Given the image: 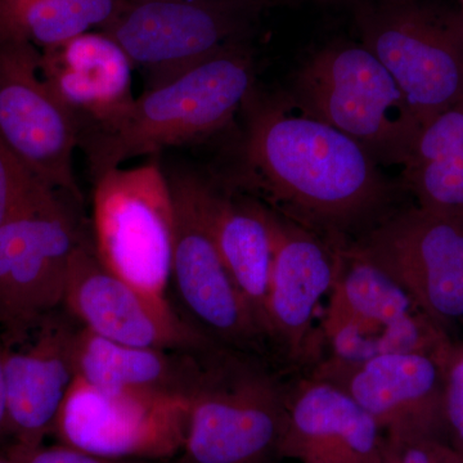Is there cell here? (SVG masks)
<instances>
[{
	"instance_id": "603a6c76",
	"label": "cell",
	"mask_w": 463,
	"mask_h": 463,
	"mask_svg": "<svg viewBox=\"0 0 463 463\" xmlns=\"http://www.w3.org/2000/svg\"><path fill=\"white\" fill-rule=\"evenodd\" d=\"M123 0H0V42L53 47L102 29Z\"/></svg>"
},
{
	"instance_id": "4dcf8cb0",
	"label": "cell",
	"mask_w": 463,
	"mask_h": 463,
	"mask_svg": "<svg viewBox=\"0 0 463 463\" xmlns=\"http://www.w3.org/2000/svg\"><path fill=\"white\" fill-rule=\"evenodd\" d=\"M325 2H339V0H325Z\"/></svg>"
},
{
	"instance_id": "f546056e",
	"label": "cell",
	"mask_w": 463,
	"mask_h": 463,
	"mask_svg": "<svg viewBox=\"0 0 463 463\" xmlns=\"http://www.w3.org/2000/svg\"><path fill=\"white\" fill-rule=\"evenodd\" d=\"M0 463H16V462L12 461V459H9V458H7V459L0 458Z\"/></svg>"
},
{
	"instance_id": "d6986e66",
	"label": "cell",
	"mask_w": 463,
	"mask_h": 463,
	"mask_svg": "<svg viewBox=\"0 0 463 463\" xmlns=\"http://www.w3.org/2000/svg\"><path fill=\"white\" fill-rule=\"evenodd\" d=\"M205 225L259 330L268 337L267 298L272 264L269 210L236 200L194 174L175 173Z\"/></svg>"
},
{
	"instance_id": "44dd1931",
	"label": "cell",
	"mask_w": 463,
	"mask_h": 463,
	"mask_svg": "<svg viewBox=\"0 0 463 463\" xmlns=\"http://www.w3.org/2000/svg\"><path fill=\"white\" fill-rule=\"evenodd\" d=\"M207 353L125 345L81 326L72 340L76 376L108 392L191 398L203 376Z\"/></svg>"
},
{
	"instance_id": "484cf974",
	"label": "cell",
	"mask_w": 463,
	"mask_h": 463,
	"mask_svg": "<svg viewBox=\"0 0 463 463\" xmlns=\"http://www.w3.org/2000/svg\"><path fill=\"white\" fill-rule=\"evenodd\" d=\"M8 458L16 463H179L175 459L109 458L91 455L74 447H38L33 449L9 448Z\"/></svg>"
},
{
	"instance_id": "ac0fdd59",
	"label": "cell",
	"mask_w": 463,
	"mask_h": 463,
	"mask_svg": "<svg viewBox=\"0 0 463 463\" xmlns=\"http://www.w3.org/2000/svg\"><path fill=\"white\" fill-rule=\"evenodd\" d=\"M383 444L373 417L328 381L315 377L286 398L279 457L300 463H381Z\"/></svg>"
},
{
	"instance_id": "30bf717a",
	"label": "cell",
	"mask_w": 463,
	"mask_h": 463,
	"mask_svg": "<svg viewBox=\"0 0 463 463\" xmlns=\"http://www.w3.org/2000/svg\"><path fill=\"white\" fill-rule=\"evenodd\" d=\"M190 398L108 392L75 377L58 417L62 444L109 458L181 456Z\"/></svg>"
},
{
	"instance_id": "52a82bcc",
	"label": "cell",
	"mask_w": 463,
	"mask_h": 463,
	"mask_svg": "<svg viewBox=\"0 0 463 463\" xmlns=\"http://www.w3.org/2000/svg\"><path fill=\"white\" fill-rule=\"evenodd\" d=\"M269 0H123L99 32L141 70L147 90L248 42Z\"/></svg>"
},
{
	"instance_id": "4fadbf2b",
	"label": "cell",
	"mask_w": 463,
	"mask_h": 463,
	"mask_svg": "<svg viewBox=\"0 0 463 463\" xmlns=\"http://www.w3.org/2000/svg\"><path fill=\"white\" fill-rule=\"evenodd\" d=\"M63 309L97 336L125 345L210 352L215 345L170 306H161L109 272L87 237L67 276Z\"/></svg>"
},
{
	"instance_id": "7c38bea8",
	"label": "cell",
	"mask_w": 463,
	"mask_h": 463,
	"mask_svg": "<svg viewBox=\"0 0 463 463\" xmlns=\"http://www.w3.org/2000/svg\"><path fill=\"white\" fill-rule=\"evenodd\" d=\"M41 58L29 43L0 42V139L43 182L81 199L80 125L45 81Z\"/></svg>"
},
{
	"instance_id": "e0dca14e",
	"label": "cell",
	"mask_w": 463,
	"mask_h": 463,
	"mask_svg": "<svg viewBox=\"0 0 463 463\" xmlns=\"http://www.w3.org/2000/svg\"><path fill=\"white\" fill-rule=\"evenodd\" d=\"M272 264L267 298L268 337L292 358L309 354L313 317L336 276V251L297 222L269 212Z\"/></svg>"
},
{
	"instance_id": "7402d4cb",
	"label": "cell",
	"mask_w": 463,
	"mask_h": 463,
	"mask_svg": "<svg viewBox=\"0 0 463 463\" xmlns=\"http://www.w3.org/2000/svg\"><path fill=\"white\" fill-rule=\"evenodd\" d=\"M403 176L421 209L463 219V103L423 125Z\"/></svg>"
},
{
	"instance_id": "6da1fadb",
	"label": "cell",
	"mask_w": 463,
	"mask_h": 463,
	"mask_svg": "<svg viewBox=\"0 0 463 463\" xmlns=\"http://www.w3.org/2000/svg\"><path fill=\"white\" fill-rule=\"evenodd\" d=\"M246 158L269 199L307 223H352L385 192L373 156L298 103L252 105Z\"/></svg>"
},
{
	"instance_id": "f1b7e54d",
	"label": "cell",
	"mask_w": 463,
	"mask_h": 463,
	"mask_svg": "<svg viewBox=\"0 0 463 463\" xmlns=\"http://www.w3.org/2000/svg\"><path fill=\"white\" fill-rule=\"evenodd\" d=\"M459 8L457 9L458 11L459 18H461L463 24V0H458Z\"/></svg>"
},
{
	"instance_id": "ffe728a7",
	"label": "cell",
	"mask_w": 463,
	"mask_h": 463,
	"mask_svg": "<svg viewBox=\"0 0 463 463\" xmlns=\"http://www.w3.org/2000/svg\"><path fill=\"white\" fill-rule=\"evenodd\" d=\"M41 53L45 81L80 130L111 120L133 102L132 61L108 33H84Z\"/></svg>"
},
{
	"instance_id": "cb8c5ba5",
	"label": "cell",
	"mask_w": 463,
	"mask_h": 463,
	"mask_svg": "<svg viewBox=\"0 0 463 463\" xmlns=\"http://www.w3.org/2000/svg\"><path fill=\"white\" fill-rule=\"evenodd\" d=\"M48 187L0 139V227Z\"/></svg>"
},
{
	"instance_id": "ba28073f",
	"label": "cell",
	"mask_w": 463,
	"mask_h": 463,
	"mask_svg": "<svg viewBox=\"0 0 463 463\" xmlns=\"http://www.w3.org/2000/svg\"><path fill=\"white\" fill-rule=\"evenodd\" d=\"M336 276L323 331L332 359L362 362L394 353L448 361L449 335L392 277L352 248L336 250Z\"/></svg>"
},
{
	"instance_id": "3957f363",
	"label": "cell",
	"mask_w": 463,
	"mask_h": 463,
	"mask_svg": "<svg viewBox=\"0 0 463 463\" xmlns=\"http://www.w3.org/2000/svg\"><path fill=\"white\" fill-rule=\"evenodd\" d=\"M81 199L48 187L0 227V347L24 345L63 309L76 249L88 236Z\"/></svg>"
},
{
	"instance_id": "8992f818",
	"label": "cell",
	"mask_w": 463,
	"mask_h": 463,
	"mask_svg": "<svg viewBox=\"0 0 463 463\" xmlns=\"http://www.w3.org/2000/svg\"><path fill=\"white\" fill-rule=\"evenodd\" d=\"M93 245L106 268L161 306L172 274L175 205L157 160L96 178Z\"/></svg>"
},
{
	"instance_id": "8fae6325",
	"label": "cell",
	"mask_w": 463,
	"mask_h": 463,
	"mask_svg": "<svg viewBox=\"0 0 463 463\" xmlns=\"http://www.w3.org/2000/svg\"><path fill=\"white\" fill-rule=\"evenodd\" d=\"M352 249L392 277L444 331L463 322V219L413 207Z\"/></svg>"
},
{
	"instance_id": "9a60e30c",
	"label": "cell",
	"mask_w": 463,
	"mask_h": 463,
	"mask_svg": "<svg viewBox=\"0 0 463 463\" xmlns=\"http://www.w3.org/2000/svg\"><path fill=\"white\" fill-rule=\"evenodd\" d=\"M169 176L175 205L172 274L190 325L215 346L259 350L265 337L232 281L205 225L178 176Z\"/></svg>"
},
{
	"instance_id": "9c48e42d",
	"label": "cell",
	"mask_w": 463,
	"mask_h": 463,
	"mask_svg": "<svg viewBox=\"0 0 463 463\" xmlns=\"http://www.w3.org/2000/svg\"><path fill=\"white\" fill-rule=\"evenodd\" d=\"M286 397L258 368L207 356L190 398L179 463H270L279 457Z\"/></svg>"
},
{
	"instance_id": "83f0119b",
	"label": "cell",
	"mask_w": 463,
	"mask_h": 463,
	"mask_svg": "<svg viewBox=\"0 0 463 463\" xmlns=\"http://www.w3.org/2000/svg\"><path fill=\"white\" fill-rule=\"evenodd\" d=\"M9 434L7 399H5V373H3L2 347H0V438Z\"/></svg>"
},
{
	"instance_id": "277c9868",
	"label": "cell",
	"mask_w": 463,
	"mask_h": 463,
	"mask_svg": "<svg viewBox=\"0 0 463 463\" xmlns=\"http://www.w3.org/2000/svg\"><path fill=\"white\" fill-rule=\"evenodd\" d=\"M295 88L300 108L354 139L377 164L404 165L422 127L397 81L362 43L316 52Z\"/></svg>"
},
{
	"instance_id": "5bb4252c",
	"label": "cell",
	"mask_w": 463,
	"mask_h": 463,
	"mask_svg": "<svg viewBox=\"0 0 463 463\" xmlns=\"http://www.w3.org/2000/svg\"><path fill=\"white\" fill-rule=\"evenodd\" d=\"M448 362L421 353H394L362 362L328 358L315 377L354 399L385 432L383 437L438 439L439 430L446 428Z\"/></svg>"
},
{
	"instance_id": "4316f807",
	"label": "cell",
	"mask_w": 463,
	"mask_h": 463,
	"mask_svg": "<svg viewBox=\"0 0 463 463\" xmlns=\"http://www.w3.org/2000/svg\"><path fill=\"white\" fill-rule=\"evenodd\" d=\"M444 417L446 428L463 446V347H456L447 364Z\"/></svg>"
},
{
	"instance_id": "7a4b0ae2",
	"label": "cell",
	"mask_w": 463,
	"mask_h": 463,
	"mask_svg": "<svg viewBox=\"0 0 463 463\" xmlns=\"http://www.w3.org/2000/svg\"><path fill=\"white\" fill-rule=\"evenodd\" d=\"M254 63L248 42L146 90L111 120L80 130L94 178L132 158L157 155L224 129L249 102Z\"/></svg>"
},
{
	"instance_id": "5b68a950",
	"label": "cell",
	"mask_w": 463,
	"mask_h": 463,
	"mask_svg": "<svg viewBox=\"0 0 463 463\" xmlns=\"http://www.w3.org/2000/svg\"><path fill=\"white\" fill-rule=\"evenodd\" d=\"M361 43L379 58L423 127L463 103V24L430 0H354Z\"/></svg>"
},
{
	"instance_id": "2e32d148",
	"label": "cell",
	"mask_w": 463,
	"mask_h": 463,
	"mask_svg": "<svg viewBox=\"0 0 463 463\" xmlns=\"http://www.w3.org/2000/svg\"><path fill=\"white\" fill-rule=\"evenodd\" d=\"M75 327L52 317L24 345L2 349L11 448L33 449L56 432L58 417L76 377Z\"/></svg>"
},
{
	"instance_id": "1f68e13d",
	"label": "cell",
	"mask_w": 463,
	"mask_h": 463,
	"mask_svg": "<svg viewBox=\"0 0 463 463\" xmlns=\"http://www.w3.org/2000/svg\"><path fill=\"white\" fill-rule=\"evenodd\" d=\"M347 2H354V0H347Z\"/></svg>"
},
{
	"instance_id": "d4e9b609",
	"label": "cell",
	"mask_w": 463,
	"mask_h": 463,
	"mask_svg": "<svg viewBox=\"0 0 463 463\" xmlns=\"http://www.w3.org/2000/svg\"><path fill=\"white\" fill-rule=\"evenodd\" d=\"M381 463H463V452L435 438L383 437Z\"/></svg>"
}]
</instances>
